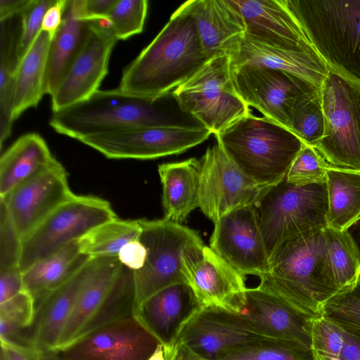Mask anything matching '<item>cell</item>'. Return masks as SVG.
I'll use <instances>...</instances> for the list:
<instances>
[{
	"mask_svg": "<svg viewBox=\"0 0 360 360\" xmlns=\"http://www.w3.org/2000/svg\"><path fill=\"white\" fill-rule=\"evenodd\" d=\"M148 4L147 0H117L105 20L117 40L143 31Z\"/></svg>",
	"mask_w": 360,
	"mask_h": 360,
	"instance_id": "cell-40",
	"label": "cell"
},
{
	"mask_svg": "<svg viewBox=\"0 0 360 360\" xmlns=\"http://www.w3.org/2000/svg\"><path fill=\"white\" fill-rule=\"evenodd\" d=\"M117 0H84V16L87 20H105Z\"/></svg>",
	"mask_w": 360,
	"mask_h": 360,
	"instance_id": "cell-47",
	"label": "cell"
},
{
	"mask_svg": "<svg viewBox=\"0 0 360 360\" xmlns=\"http://www.w3.org/2000/svg\"><path fill=\"white\" fill-rule=\"evenodd\" d=\"M116 218L107 200L75 195L22 240L19 262L21 271L79 240L97 226Z\"/></svg>",
	"mask_w": 360,
	"mask_h": 360,
	"instance_id": "cell-11",
	"label": "cell"
},
{
	"mask_svg": "<svg viewBox=\"0 0 360 360\" xmlns=\"http://www.w3.org/2000/svg\"><path fill=\"white\" fill-rule=\"evenodd\" d=\"M58 354L53 350L36 352L37 360H63Z\"/></svg>",
	"mask_w": 360,
	"mask_h": 360,
	"instance_id": "cell-55",
	"label": "cell"
},
{
	"mask_svg": "<svg viewBox=\"0 0 360 360\" xmlns=\"http://www.w3.org/2000/svg\"><path fill=\"white\" fill-rule=\"evenodd\" d=\"M135 298L134 271L122 265L118 257L96 258L54 351L59 353L93 331L133 315Z\"/></svg>",
	"mask_w": 360,
	"mask_h": 360,
	"instance_id": "cell-6",
	"label": "cell"
},
{
	"mask_svg": "<svg viewBox=\"0 0 360 360\" xmlns=\"http://www.w3.org/2000/svg\"><path fill=\"white\" fill-rule=\"evenodd\" d=\"M75 196L68 173L57 160L0 198L20 238L23 240L60 206Z\"/></svg>",
	"mask_w": 360,
	"mask_h": 360,
	"instance_id": "cell-14",
	"label": "cell"
},
{
	"mask_svg": "<svg viewBox=\"0 0 360 360\" xmlns=\"http://www.w3.org/2000/svg\"><path fill=\"white\" fill-rule=\"evenodd\" d=\"M32 297L24 290L0 304V340L14 342L18 334L30 328L35 319Z\"/></svg>",
	"mask_w": 360,
	"mask_h": 360,
	"instance_id": "cell-39",
	"label": "cell"
},
{
	"mask_svg": "<svg viewBox=\"0 0 360 360\" xmlns=\"http://www.w3.org/2000/svg\"><path fill=\"white\" fill-rule=\"evenodd\" d=\"M321 316L360 341V277L323 304Z\"/></svg>",
	"mask_w": 360,
	"mask_h": 360,
	"instance_id": "cell-37",
	"label": "cell"
},
{
	"mask_svg": "<svg viewBox=\"0 0 360 360\" xmlns=\"http://www.w3.org/2000/svg\"><path fill=\"white\" fill-rule=\"evenodd\" d=\"M357 340V339H356ZM359 343H360V341L359 340Z\"/></svg>",
	"mask_w": 360,
	"mask_h": 360,
	"instance_id": "cell-57",
	"label": "cell"
},
{
	"mask_svg": "<svg viewBox=\"0 0 360 360\" xmlns=\"http://www.w3.org/2000/svg\"><path fill=\"white\" fill-rule=\"evenodd\" d=\"M221 360H315L311 347L286 340L260 338Z\"/></svg>",
	"mask_w": 360,
	"mask_h": 360,
	"instance_id": "cell-36",
	"label": "cell"
},
{
	"mask_svg": "<svg viewBox=\"0 0 360 360\" xmlns=\"http://www.w3.org/2000/svg\"><path fill=\"white\" fill-rule=\"evenodd\" d=\"M345 231L352 239L360 259V217L350 225Z\"/></svg>",
	"mask_w": 360,
	"mask_h": 360,
	"instance_id": "cell-53",
	"label": "cell"
},
{
	"mask_svg": "<svg viewBox=\"0 0 360 360\" xmlns=\"http://www.w3.org/2000/svg\"><path fill=\"white\" fill-rule=\"evenodd\" d=\"M56 161L39 134L32 132L21 136L1 156L0 198Z\"/></svg>",
	"mask_w": 360,
	"mask_h": 360,
	"instance_id": "cell-29",
	"label": "cell"
},
{
	"mask_svg": "<svg viewBox=\"0 0 360 360\" xmlns=\"http://www.w3.org/2000/svg\"><path fill=\"white\" fill-rule=\"evenodd\" d=\"M89 20L84 19V0H68L62 22L52 38L46 68L44 89L52 95L88 34Z\"/></svg>",
	"mask_w": 360,
	"mask_h": 360,
	"instance_id": "cell-27",
	"label": "cell"
},
{
	"mask_svg": "<svg viewBox=\"0 0 360 360\" xmlns=\"http://www.w3.org/2000/svg\"><path fill=\"white\" fill-rule=\"evenodd\" d=\"M30 0H0V21L18 15Z\"/></svg>",
	"mask_w": 360,
	"mask_h": 360,
	"instance_id": "cell-50",
	"label": "cell"
},
{
	"mask_svg": "<svg viewBox=\"0 0 360 360\" xmlns=\"http://www.w3.org/2000/svg\"><path fill=\"white\" fill-rule=\"evenodd\" d=\"M0 360H6L3 353L1 352Z\"/></svg>",
	"mask_w": 360,
	"mask_h": 360,
	"instance_id": "cell-56",
	"label": "cell"
},
{
	"mask_svg": "<svg viewBox=\"0 0 360 360\" xmlns=\"http://www.w3.org/2000/svg\"><path fill=\"white\" fill-rule=\"evenodd\" d=\"M202 308L186 283L167 286L154 293L133 315L165 347L172 349L182 330Z\"/></svg>",
	"mask_w": 360,
	"mask_h": 360,
	"instance_id": "cell-22",
	"label": "cell"
},
{
	"mask_svg": "<svg viewBox=\"0 0 360 360\" xmlns=\"http://www.w3.org/2000/svg\"><path fill=\"white\" fill-rule=\"evenodd\" d=\"M170 360H208L206 359L186 346L181 342H177L173 348Z\"/></svg>",
	"mask_w": 360,
	"mask_h": 360,
	"instance_id": "cell-52",
	"label": "cell"
},
{
	"mask_svg": "<svg viewBox=\"0 0 360 360\" xmlns=\"http://www.w3.org/2000/svg\"><path fill=\"white\" fill-rule=\"evenodd\" d=\"M231 65L256 64L280 70L321 86L329 69L314 49L245 34Z\"/></svg>",
	"mask_w": 360,
	"mask_h": 360,
	"instance_id": "cell-24",
	"label": "cell"
},
{
	"mask_svg": "<svg viewBox=\"0 0 360 360\" xmlns=\"http://www.w3.org/2000/svg\"><path fill=\"white\" fill-rule=\"evenodd\" d=\"M141 232L138 219L117 217L97 226L78 240L80 252L93 258L117 257L127 243L139 239Z\"/></svg>",
	"mask_w": 360,
	"mask_h": 360,
	"instance_id": "cell-35",
	"label": "cell"
},
{
	"mask_svg": "<svg viewBox=\"0 0 360 360\" xmlns=\"http://www.w3.org/2000/svg\"><path fill=\"white\" fill-rule=\"evenodd\" d=\"M345 342L339 360H360V343L344 331Z\"/></svg>",
	"mask_w": 360,
	"mask_h": 360,
	"instance_id": "cell-51",
	"label": "cell"
},
{
	"mask_svg": "<svg viewBox=\"0 0 360 360\" xmlns=\"http://www.w3.org/2000/svg\"><path fill=\"white\" fill-rule=\"evenodd\" d=\"M86 39L51 95L53 112L86 100L108 72V63L117 41L105 20H89Z\"/></svg>",
	"mask_w": 360,
	"mask_h": 360,
	"instance_id": "cell-17",
	"label": "cell"
},
{
	"mask_svg": "<svg viewBox=\"0 0 360 360\" xmlns=\"http://www.w3.org/2000/svg\"><path fill=\"white\" fill-rule=\"evenodd\" d=\"M323 260L326 276L339 291L346 289L360 277L357 250L345 231L327 227L323 232Z\"/></svg>",
	"mask_w": 360,
	"mask_h": 360,
	"instance_id": "cell-34",
	"label": "cell"
},
{
	"mask_svg": "<svg viewBox=\"0 0 360 360\" xmlns=\"http://www.w3.org/2000/svg\"><path fill=\"white\" fill-rule=\"evenodd\" d=\"M252 207L269 258L291 236L328 227L326 181L297 185L285 176L266 188Z\"/></svg>",
	"mask_w": 360,
	"mask_h": 360,
	"instance_id": "cell-7",
	"label": "cell"
},
{
	"mask_svg": "<svg viewBox=\"0 0 360 360\" xmlns=\"http://www.w3.org/2000/svg\"><path fill=\"white\" fill-rule=\"evenodd\" d=\"M236 91L248 105L290 130L291 115L302 98L321 89L292 74L251 63L231 65Z\"/></svg>",
	"mask_w": 360,
	"mask_h": 360,
	"instance_id": "cell-12",
	"label": "cell"
},
{
	"mask_svg": "<svg viewBox=\"0 0 360 360\" xmlns=\"http://www.w3.org/2000/svg\"><path fill=\"white\" fill-rule=\"evenodd\" d=\"M53 35L41 30L18 64L14 77L12 120L36 107L44 93V84Z\"/></svg>",
	"mask_w": 360,
	"mask_h": 360,
	"instance_id": "cell-30",
	"label": "cell"
},
{
	"mask_svg": "<svg viewBox=\"0 0 360 360\" xmlns=\"http://www.w3.org/2000/svg\"><path fill=\"white\" fill-rule=\"evenodd\" d=\"M91 257L80 252L78 240L42 259L22 273L23 290L35 307L51 292L72 277Z\"/></svg>",
	"mask_w": 360,
	"mask_h": 360,
	"instance_id": "cell-31",
	"label": "cell"
},
{
	"mask_svg": "<svg viewBox=\"0 0 360 360\" xmlns=\"http://www.w3.org/2000/svg\"><path fill=\"white\" fill-rule=\"evenodd\" d=\"M229 160L257 184L283 180L304 145L290 129L250 112L215 135Z\"/></svg>",
	"mask_w": 360,
	"mask_h": 360,
	"instance_id": "cell-3",
	"label": "cell"
},
{
	"mask_svg": "<svg viewBox=\"0 0 360 360\" xmlns=\"http://www.w3.org/2000/svg\"><path fill=\"white\" fill-rule=\"evenodd\" d=\"M245 297L246 307L240 315L253 333L311 347L313 318L281 296L259 287L247 288Z\"/></svg>",
	"mask_w": 360,
	"mask_h": 360,
	"instance_id": "cell-21",
	"label": "cell"
},
{
	"mask_svg": "<svg viewBox=\"0 0 360 360\" xmlns=\"http://www.w3.org/2000/svg\"><path fill=\"white\" fill-rule=\"evenodd\" d=\"M344 331L323 316L312 320L311 349L315 360H339Z\"/></svg>",
	"mask_w": 360,
	"mask_h": 360,
	"instance_id": "cell-42",
	"label": "cell"
},
{
	"mask_svg": "<svg viewBox=\"0 0 360 360\" xmlns=\"http://www.w3.org/2000/svg\"><path fill=\"white\" fill-rule=\"evenodd\" d=\"M147 250L139 239L127 243L120 250L118 259L124 266L134 271L141 269L146 262Z\"/></svg>",
	"mask_w": 360,
	"mask_h": 360,
	"instance_id": "cell-46",
	"label": "cell"
},
{
	"mask_svg": "<svg viewBox=\"0 0 360 360\" xmlns=\"http://www.w3.org/2000/svg\"><path fill=\"white\" fill-rule=\"evenodd\" d=\"M20 252L21 239L0 202V269L19 266Z\"/></svg>",
	"mask_w": 360,
	"mask_h": 360,
	"instance_id": "cell-44",
	"label": "cell"
},
{
	"mask_svg": "<svg viewBox=\"0 0 360 360\" xmlns=\"http://www.w3.org/2000/svg\"><path fill=\"white\" fill-rule=\"evenodd\" d=\"M56 0H30L21 12L20 32L18 44L19 60L32 46L39 32L42 30L44 16L47 10Z\"/></svg>",
	"mask_w": 360,
	"mask_h": 360,
	"instance_id": "cell-43",
	"label": "cell"
},
{
	"mask_svg": "<svg viewBox=\"0 0 360 360\" xmlns=\"http://www.w3.org/2000/svg\"><path fill=\"white\" fill-rule=\"evenodd\" d=\"M1 352L6 360H37L36 351L14 342L1 341Z\"/></svg>",
	"mask_w": 360,
	"mask_h": 360,
	"instance_id": "cell-48",
	"label": "cell"
},
{
	"mask_svg": "<svg viewBox=\"0 0 360 360\" xmlns=\"http://www.w3.org/2000/svg\"><path fill=\"white\" fill-rule=\"evenodd\" d=\"M328 167L315 147L304 144L293 160L286 180L297 185L325 182Z\"/></svg>",
	"mask_w": 360,
	"mask_h": 360,
	"instance_id": "cell-41",
	"label": "cell"
},
{
	"mask_svg": "<svg viewBox=\"0 0 360 360\" xmlns=\"http://www.w3.org/2000/svg\"><path fill=\"white\" fill-rule=\"evenodd\" d=\"M22 290V272L19 266L0 269V304Z\"/></svg>",
	"mask_w": 360,
	"mask_h": 360,
	"instance_id": "cell-45",
	"label": "cell"
},
{
	"mask_svg": "<svg viewBox=\"0 0 360 360\" xmlns=\"http://www.w3.org/2000/svg\"><path fill=\"white\" fill-rule=\"evenodd\" d=\"M260 338L264 337L253 333L240 313L207 307H202L190 320L177 342L206 359L221 360Z\"/></svg>",
	"mask_w": 360,
	"mask_h": 360,
	"instance_id": "cell-20",
	"label": "cell"
},
{
	"mask_svg": "<svg viewBox=\"0 0 360 360\" xmlns=\"http://www.w3.org/2000/svg\"><path fill=\"white\" fill-rule=\"evenodd\" d=\"M210 248L243 277L261 278L268 271L269 257L252 205L216 221Z\"/></svg>",
	"mask_w": 360,
	"mask_h": 360,
	"instance_id": "cell-19",
	"label": "cell"
},
{
	"mask_svg": "<svg viewBox=\"0 0 360 360\" xmlns=\"http://www.w3.org/2000/svg\"><path fill=\"white\" fill-rule=\"evenodd\" d=\"M200 206L214 224L227 214L252 205L264 190L243 174L217 143L200 160Z\"/></svg>",
	"mask_w": 360,
	"mask_h": 360,
	"instance_id": "cell-16",
	"label": "cell"
},
{
	"mask_svg": "<svg viewBox=\"0 0 360 360\" xmlns=\"http://www.w3.org/2000/svg\"><path fill=\"white\" fill-rule=\"evenodd\" d=\"M211 134L203 126L150 127L89 136L79 141L110 159L148 160L183 153Z\"/></svg>",
	"mask_w": 360,
	"mask_h": 360,
	"instance_id": "cell-13",
	"label": "cell"
},
{
	"mask_svg": "<svg viewBox=\"0 0 360 360\" xmlns=\"http://www.w3.org/2000/svg\"><path fill=\"white\" fill-rule=\"evenodd\" d=\"M162 97L152 99L120 90H98L85 101L53 112L49 124L58 133L84 137L150 127L184 125L167 110Z\"/></svg>",
	"mask_w": 360,
	"mask_h": 360,
	"instance_id": "cell-4",
	"label": "cell"
},
{
	"mask_svg": "<svg viewBox=\"0 0 360 360\" xmlns=\"http://www.w3.org/2000/svg\"><path fill=\"white\" fill-rule=\"evenodd\" d=\"M328 227L343 231L360 217V170L328 167Z\"/></svg>",
	"mask_w": 360,
	"mask_h": 360,
	"instance_id": "cell-32",
	"label": "cell"
},
{
	"mask_svg": "<svg viewBox=\"0 0 360 360\" xmlns=\"http://www.w3.org/2000/svg\"><path fill=\"white\" fill-rule=\"evenodd\" d=\"M160 343L131 315L93 331L59 354L63 360H148Z\"/></svg>",
	"mask_w": 360,
	"mask_h": 360,
	"instance_id": "cell-18",
	"label": "cell"
},
{
	"mask_svg": "<svg viewBox=\"0 0 360 360\" xmlns=\"http://www.w3.org/2000/svg\"><path fill=\"white\" fill-rule=\"evenodd\" d=\"M181 272L202 307L245 311L244 277L210 247L202 243L189 249L183 257Z\"/></svg>",
	"mask_w": 360,
	"mask_h": 360,
	"instance_id": "cell-15",
	"label": "cell"
},
{
	"mask_svg": "<svg viewBox=\"0 0 360 360\" xmlns=\"http://www.w3.org/2000/svg\"><path fill=\"white\" fill-rule=\"evenodd\" d=\"M172 95L182 112L214 135L250 113L236 91L228 55L210 58Z\"/></svg>",
	"mask_w": 360,
	"mask_h": 360,
	"instance_id": "cell-8",
	"label": "cell"
},
{
	"mask_svg": "<svg viewBox=\"0 0 360 360\" xmlns=\"http://www.w3.org/2000/svg\"><path fill=\"white\" fill-rule=\"evenodd\" d=\"M324 229L306 230L282 242L269 258L268 271L258 285L313 319L321 316L323 304L338 292L324 269Z\"/></svg>",
	"mask_w": 360,
	"mask_h": 360,
	"instance_id": "cell-2",
	"label": "cell"
},
{
	"mask_svg": "<svg viewBox=\"0 0 360 360\" xmlns=\"http://www.w3.org/2000/svg\"><path fill=\"white\" fill-rule=\"evenodd\" d=\"M96 262L91 257L72 277L36 305V316L26 345L36 352L54 351L79 293Z\"/></svg>",
	"mask_w": 360,
	"mask_h": 360,
	"instance_id": "cell-25",
	"label": "cell"
},
{
	"mask_svg": "<svg viewBox=\"0 0 360 360\" xmlns=\"http://www.w3.org/2000/svg\"><path fill=\"white\" fill-rule=\"evenodd\" d=\"M210 59L202 51L193 18L181 5L154 39L124 69L118 89L159 99Z\"/></svg>",
	"mask_w": 360,
	"mask_h": 360,
	"instance_id": "cell-1",
	"label": "cell"
},
{
	"mask_svg": "<svg viewBox=\"0 0 360 360\" xmlns=\"http://www.w3.org/2000/svg\"><path fill=\"white\" fill-rule=\"evenodd\" d=\"M138 220L141 227L139 240L147 256L143 266L134 271V309L158 291L186 283L181 272L183 257L191 248L203 243L198 232L181 224L165 219Z\"/></svg>",
	"mask_w": 360,
	"mask_h": 360,
	"instance_id": "cell-10",
	"label": "cell"
},
{
	"mask_svg": "<svg viewBox=\"0 0 360 360\" xmlns=\"http://www.w3.org/2000/svg\"><path fill=\"white\" fill-rule=\"evenodd\" d=\"M0 146L10 136L14 77L19 58L18 44L20 32L19 15L0 21Z\"/></svg>",
	"mask_w": 360,
	"mask_h": 360,
	"instance_id": "cell-33",
	"label": "cell"
},
{
	"mask_svg": "<svg viewBox=\"0 0 360 360\" xmlns=\"http://www.w3.org/2000/svg\"><path fill=\"white\" fill-rule=\"evenodd\" d=\"M233 1L246 24L245 34L314 49L284 0Z\"/></svg>",
	"mask_w": 360,
	"mask_h": 360,
	"instance_id": "cell-26",
	"label": "cell"
},
{
	"mask_svg": "<svg viewBox=\"0 0 360 360\" xmlns=\"http://www.w3.org/2000/svg\"><path fill=\"white\" fill-rule=\"evenodd\" d=\"M329 70L360 82V0H284Z\"/></svg>",
	"mask_w": 360,
	"mask_h": 360,
	"instance_id": "cell-5",
	"label": "cell"
},
{
	"mask_svg": "<svg viewBox=\"0 0 360 360\" xmlns=\"http://www.w3.org/2000/svg\"><path fill=\"white\" fill-rule=\"evenodd\" d=\"M181 6L193 18L207 56L231 58L238 51L247 27L233 0H191Z\"/></svg>",
	"mask_w": 360,
	"mask_h": 360,
	"instance_id": "cell-23",
	"label": "cell"
},
{
	"mask_svg": "<svg viewBox=\"0 0 360 360\" xmlns=\"http://www.w3.org/2000/svg\"><path fill=\"white\" fill-rule=\"evenodd\" d=\"M68 0H56L47 10L42 22V30L54 36L59 27Z\"/></svg>",
	"mask_w": 360,
	"mask_h": 360,
	"instance_id": "cell-49",
	"label": "cell"
},
{
	"mask_svg": "<svg viewBox=\"0 0 360 360\" xmlns=\"http://www.w3.org/2000/svg\"><path fill=\"white\" fill-rule=\"evenodd\" d=\"M162 207L167 220L181 224L200 206V160L192 158L160 165Z\"/></svg>",
	"mask_w": 360,
	"mask_h": 360,
	"instance_id": "cell-28",
	"label": "cell"
},
{
	"mask_svg": "<svg viewBox=\"0 0 360 360\" xmlns=\"http://www.w3.org/2000/svg\"><path fill=\"white\" fill-rule=\"evenodd\" d=\"M321 97L325 127L315 148L329 167L360 170V82L329 70Z\"/></svg>",
	"mask_w": 360,
	"mask_h": 360,
	"instance_id": "cell-9",
	"label": "cell"
},
{
	"mask_svg": "<svg viewBox=\"0 0 360 360\" xmlns=\"http://www.w3.org/2000/svg\"><path fill=\"white\" fill-rule=\"evenodd\" d=\"M321 89L300 98L291 115L290 131L305 144L316 147L324 134Z\"/></svg>",
	"mask_w": 360,
	"mask_h": 360,
	"instance_id": "cell-38",
	"label": "cell"
},
{
	"mask_svg": "<svg viewBox=\"0 0 360 360\" xmlns=\"http://www.w3.org/2000/svg\"><path fill=\"white\" fill-rule=\"evenodd\" d=\"M173 348L169 349L160 343L148 360H170Z\"/></svg>",
	"mask_w": 360,
	"mask_h": 360,
	"instance_id": "cell-54",
	"label": "cell"
}]
</instances>
